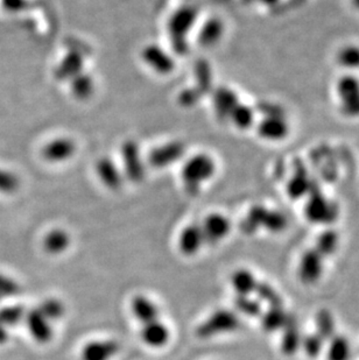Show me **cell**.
<instances>
[{
  "instance_id": "obj_1",
  "label": "cell",
  "mask_w": 359,
  "mask_h": 360,
  "mask_svg": "<svg viewBox=\"0 0 359 360\" xmlns=\"http://www.w3.org/2000/svg\"><path fill=\"white\" fill-rule=\"evenodd\" d=\"M215 173V162L208 155H194L185 162L182 170V179L189 191H196L201 184Z\"/></svg>"
},
{
  "instance_id": "obj_2",
  "label": "cell",
  "mask_w": 359,
  "mask_h": 360,
  "mask_svg": "<svg viewBox=\"0 0 359 360\" xmlns=\"http://www.w3.org/2000/svg\"><path fill=\"white\" fill-rule=\"evenodd\" d=\"M239 324L237 315L229 310H219L197 327L196 334L200 339H210L222 332L236 330Z\"/></svg>"
},
{
  "instance_id": "obj_3",
  "label": "cell",
  "mask_w": 359,
  "mask_h": 360,
  "mask_svg": "<svg viewBox=\"0 0 359 360\" xmlns=\"http://www.w3.org/2000/svg\"><path fill=\"white\" fill-rule=\"evenodd\" d=\"M203 231L204 243H219L230 231V221L219 213H214L205 218L201 226Z\"/></svg>"
},
{
  "instance_id": "obj_4",
  "label": "cell",
  "mask_w": 359,
  "mask_h": 360,
  "mask_svg": "<svg viewBox=\"0 0 359 360\" xmlns=\"http://www.w3.org/2000/svg\"><path fill=\"white\" fill-rule=\"evenodd\" d=\"M26 324L30 334L37 342L47 343L52 339L53 329L49 321L39 312V309H33L27 314Z\"/></svg>"
},
{
  "instance_id": "obj_5",
  "label": "cell",
  "mask_w": 359,
  "mask_h": 360,
  "mask_svg": "<svg viewBox=\"0 0 359 360\" xmlns=\"http://www.w3.org/2000/svg\"><path fill=\"white\" fill-rule=\"evenodd\" d=\"M119 351V344L115 341H97L83 348L82 360H109Z\"/></svg>"
},
{
  "instance_id": "obj_6",
  "label": "cell",
  "mask_w": 359,
  "mask_h": 360,
  "mask_svg": "<svg viewBox=\"0 0 359 360\" xmlns=\"http://www.w3.org/2000/svg\"><path fill=\"white\" fill-rule=\"evenodd\" d=\"M75 153V145L71 140L66 138H59L47 143L44 150L42 155L46 160L50 162L66 161L73 156Z\"/></svg>"
},
{
  "instance_id": "obj_7",
  "label": "cell",
  "mask_w": 359,
  "mask_h": 360,
  "mask_svg": "<svg viewBox=\"0 0 359 360\" xmlns=\"http://www.w3.org/2000/svg\"><path fill=\"white\" fill-rule=\"evenodd\" d=\"M204 244L203 231L199 225H190L180 235V250L185 255L197 253Z\"/></svg>"
},
{
  "instance_id": "obj_8",
  "label": "cell",
  "mask_w": 359,
  "mask_h": 360,
  "mask_svg": "<svg viewBox=\"0 0 359 360\" xmlns=\"http://www.w3.org/2000/svg\"><path fill=\"white\" fill-rule=\"evenodd\" d=\"M141 339L147 345L152 348H161L169 339V330L165 324L159 321L144 324L141 330Z\"/></svg>"
},
{
  "instance_id": "obj_9",
  "label": "cell",
  "mask_w": 359,
  "mask_h": 360,
  "mask_svg": "<svg viewBox=\"0 0 359 360\" xmlns=\"http://www.w3.org/2000/svg\"><path fill=\"white\" fill-rule=\"evenodd\" d=\"M132 312L134 316L142 324L151 323L159 318V309L145 296H136L132 301Z\"/></svg>"
},
{
  "instance_id": "obj_10",
  "label": "cell",
  "mask_w": 359,
  "mask_h": 360,
  "mask_svg": "<svg viewBox=\"0 0 359 360\" xmlns=\"http://www.w3.org/2000/svg\"><path fill=\"white\" fill-rule=\"evenodd\" d=\"M322 271L321 265V257L317 251H311L304 255L301 262L300 276L301 279L306 282H314L317 280Z\"/></svg>"
},
{
  "instance_id": "obj_11",
  "label": "cell",
  "mask_w": 359,
  "mask_h": 360,
  "mask_svg": "<svg viewBox=\"0 0 359 360\" xmlns=\"http://www.w3.org/2000/svg\"><path fill=\"white\" fill-rule=\"evenodd\" d=\"M71 239L63 230H53L46 235L44 247L49 253L59 254L69 246Z\"/></svg>"
},
{
  "instance_id": "obj_12",
  "label": "cell",
  "mask_w": 359,
  "mask_h": 360,
  "mask_svg": "<svg viewBox=\"0 0 359 360\" xmlns=\"http://www.w3.org/2000/svg\"><path fill=\"white\" fill-rule=\"evenodd\" d=\"M232 286L238 296H248L256 289V279L248 271H238L232 276Z\"/></svg>"
},
{
  "instance_id": "obj_13",
  "label": "cell",
  "mask_w": 359,
  "mask_h": 360,
  "mask_svg": "<svg viewBox=\"0 0 359 360\" xmlns=\"http://www.w3.org/2000/svg\"><path fill=\"white\" fill-rule=\"evenodd\" d=\"M98 175H100V180L103 181V183L107 187L111 188V189H117L122 183V177L119 174L118 170L116 168L115 165L108 161V160H103L98 165L97 168Z\"/></svg>"
},
{
  "instance_id": "obj_14",
  "label": "cell",
  "mask_w": 359,
  "mask_h": 360,
  "mask_svg": "<svg viewBox=\"0 0 359 360\" xmlns=\"http://www.w3.org/2000/svg\"><path fill=\"white\" fill-rule=\"evenodd\" d=\"M145 60L147 63H153L152 66L158 71H168L173 66L171 57L166 53L156 47H149L145 52Z\"/></svg>"
},
{
  "instance_id": "obj_15",
  "label": "cell",
  "mask_w": 359,
  "mask_h": 360,
  "mask_svg": "<svg viewBox=\"0 0 359 360\" xmlns=\"http://www.w3.org/2000/svg\"><path fill=\"white\" fill-rule=\"evenodd\" d=\"M37 309L49 322L50 321L59 320L64 315V312H66L62 302L55 300V298L46 300L45 302H42V305Z\"/></svg>"
},
{
  "instance_id": "obj_16",
  "label": "cell",
  "mask_w": 359,
  "mask_h": 360,
  "mask_svg": "<svg viewBox=\"0 0 359 360\" xmlns=\"http://www.w3.org/2000/svg\"><path fill=\"white\" fill-rule=\"evenodd\" d=\"M25 317V312L21 307H8L0 310V325L8 327L19 323Z\"/></svg>"
},
{
  "instance_id": "obj_17",
  "label": "cell",
  "mask_w": 359,
  "mask_h": 360,
  "mask_svg": "<svg viewBox=\"0 0 359 360\" xmlns=\"http://www.w3.org/2000/svg\"><path fill=\"white\" fill-rule=\"evenodd\" d=\"M19 187H20L19 177L10 170L0 168V192L12 194L18 190Z\"/></svg>"
},
{
  "instance_id": "obj_18",
  "label": "cell",
  "mask_w": 359,
  "mask_h": 360,
  "mask_svg": "<svg viewBox=\"0 0 359 360\" xmlns=\"http://www.w3.org/2000/svg\"><path fill=\"white\" fill-rule=\"evenodd\" d=\"M285 322L286 316L280 308L272 307L270 312L264 315L263 325L268 331L277 330L282 324H285Z\"/></svg>"
},
{
  "instance_id": "obj_19",
  "label": "cell",
  "mask_w": 359,
  "mask_h": 360,
  "mask_svg": "<svg viewBox=\"0 0 359 360\" xmlns=\"http://www.w3.org/2000/svg\"><path fill=\"white\" fill-rule=\"evenodd\" d=\"M349 353H350V349H349V344L344 339L338 337V339L333 341L330 348V360H348Z\"/></svg>"
},
{
  "instance_id": "obj_20",
  "label": "cell",
  "mask_w": 359,
  "mask_h": 360,
  "mask_svg": "<svg viewBox=\"0 0 359 360\" xmlns=\"http://www.w3.org/2000/svg\"><path fill=\"white\" fill-rule=\"evenodd\" d=\"M255 291H257L258 296H259L261 300H264V301L268 302V303H270V305L275 307V308H280L282 300H280L277 293H275L270 286H267L265 283H257Z\"/></svg>"
},
{
  "instance_id": "obj_21",
  "label": "cell",
  "mask_w": 359,
  "mask_h": 360,
  "mask_svg": "<svg viewBox=\"0 0 359 360\" xmlns=\"http://www.w3.org/2000/svg\"><path fill=\"white\" fill-rule=\"evenodd\" d=\"M236 307L241 313L248 316H256L260 313V305L255 300L248 298V296H238L236 300Z\"/></svg>"
},
{
  "instance_id": "obj_22",
  "label": "cell",
  "mask_w": 359,
  "mask_h": 360,
  "mask_svg": "<svg viewBox=\"0 0 359 360\" xmlns=\"http://www.w3.org/2000/svg\"><path fill=\"white\" fill-rule=\"evenodd\" d=\"M20 291V287L15 280L0 274V298H8L17 295Z\"/></svg>"
},
{
  "instance_id": "obj_23",
  "label": "cell",
  "mask_w": 359,
  "mask_h": 360,
  "mask_svg": "<svg viewBox=\"0 0 359 360\" xmlns=\"http://www.w3.org/2000/svg\"><path fill=\"white\" fill-rule=\"evenodd\" d=\"M337 237L333 233H326L322 235L319 242V252L320 254H330L335 250L337 244Z\"/></svg>"
},
{
  "instance_id": "obj_24",
  "label": "cell",
  "mask_w": 359,
  "mask_h": 360,
  "mask_svg": "<svg viewBox=\"0 0 359 360\" xmlns=\"http://www.w3.org/2000/svg\"><path fill=\"white\" fill-rule=\"evenodd\" d=\"M319 320L320 332H321L320 336H323V337H330L331 334H333V323L329 314H321Z\"/></svg>"
},
{
  "instance_id": "obj_25",
  "label": "cell",
  "mask_w": 359,
  "mask_h": 360,
  "mask_svg": "<svg viewBox=\"0 0 359 360\" xmlns=\"http://www.w3.org/2000/svg\"><path fill=\"white\" fill-rule=\"evenodd\" d=\"M304 346H306V351H307L308 354L315 356L321 350V339H320V337H311L306 341Z\"/></svg>"
},
{
  "instance_id": "obj_26",
  "label": "cell",
  "mask_w": 359,
  "mask_h": 360,
  "mask_svg": "<svg viewBox=\"0 0 359 360\" xmlns=\"http://www.w3.org/2000/svg\"><path fill=\"white\" fill-rule=\"evenodd\" d=\"M297 343H299V334H297V332H293V331L291 330V334H288V337L285 339V342H284L285 350L292 352V351H294L295 348H297Z\"/></svg>"
},
{
  "instance_id": "obj_27",
  "label": "cell",
  "mask_w": 359,
  "mask_h": 360,
  "mask_svg": "<svg viewBox=\"0 0 359 360\" xmlns=\"http://www.w3.org/2000/svg\"><path fill=\"white\" fill-rule=\"evenodd\" d=\"M8 339V331L5 327L0 325V343H4Z\"/></svg>"
},
{
  "instance_id": "obj_28",
  "label": "cell",
  "mask_w": 359,
  "mask_h": 360,
  "mask_svg": "<svg viewBox=\"0 0 359 360\" xmlns=\"http://www.w3.org/2000/svg\"><path fill=\"white\" fill-rule=\"evenodd\" d=\"M0 300H1V298H0Z\"/></svg>"
}]
</instances>
